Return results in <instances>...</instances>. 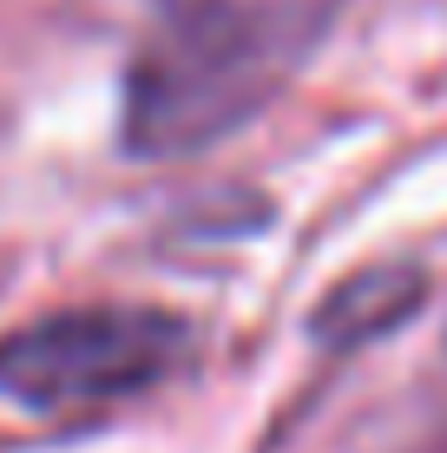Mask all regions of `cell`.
Segmentation results:
<instances>
[{
  "mask_svg": "<svg viewBox=\"0 0 447 453\" xmlns=\"http://www.w3.org/2000/svg\"><path fill=\"white\" fill-rule=\"evenodd\" d=\"M184 355V329L151 309H73L0 342V395L20 408H99L151 388Z\"/></svg>",
  "mask_w": 447,
  "mask_h": 453,
  "instance_id": "6da1fadb",
  "label": "cell"
}]
</instances>
